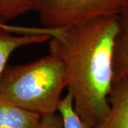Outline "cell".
Segmentation results:
<instances>
[{"label": "cell", "mask_w": 128, "mask_h": 128, "mask_svg": "<svg viewBox=\"0 0 128 128\" xmlns=\"http://www.w3.org/2000/svg\"><path fill=\"white\" fill-rule=\"evenodd\" d=\"M118 32V15L105 16L63 28L48 41L50 54L64 64L75 110L89 128L102 123L110 112Z\"/></svg>", "instance_id": "1"}, {"label": "cell", "mask_w": 128, "mask_h": 128, "mask_svg": "<svg viewBox=\"0 0 128 128\" xmlns=\"http://www.w3.org/2000/svg\"><path fill=\"white\" fill-rule=\"evenodd\" d=\"M66 87L64 64L49 54L31 63L6 66L0 79V98L42 118L57 113Z\"/></svg>", "instance_id": "2"}, {"label": "cell", "mask_w": 128, "mask_h": 128, "mask_svg": "<svg viewBox=\"0 0 128 128\" xmlns=\"http://www.w3.org/2000/svg\"><path fill=\"white\" fill-rule=\"evenodd\" d=\"M128 0H38L41 27L62 29L92 18L119 15Z\"/></svg>", "instance_id": "3"}, {"label": "cell", "mask_w": 128, "mask_h": 128, "mask_svg": "<svg viewBox=\"0 0 128 128\" xmlns=\"http://www.w3.org/2000/svg\"><path fill=\"white\" fill-rule=\"evenodd\" d=\"M109 102V114L95 128H128V78L113 82Z\"/></svg>", "instance_id": "4"}, {"label": "cell", "mask_w": 128, "mask_h": 128, "mask_svg": "<svg viewBox=\"0 0 128 128\" xmlns=\"http://www.w3.org/2000/svg\"><path fill=\"white\" fill-rule=\"evenodd\" d=\"M114 81L128 78V6L118 15L113 58Z\"/></svg>", "instance_id": "5"}, {"label": "cell", "mask_w": 128, "mask_h": 128, "mask_svg": "<svg viewBox=\"0 0 128 128\" xmlns=\"http://www.w3.org/2000/svg\"><path fill=\"white\" fill-rule=\"evenodd\" d=\"M52 36L48 35H21L0 29V79L11 55L24 46L40 44L49 41Z\"/></svg>", "instance_id": "6"}, {"label": "cell", "mask_w": 128, "mask_h": 128, "mask_svg": "<svg viewBox=\"0 0 128 128\" xmlns=\"http://www.w3.org/2000/svg\"><path fill=\"white\" fill-rule=\"evenodd\" d=\"M41 117L0 98V128H36Z\"/></svg>", "instance_id": "7"}, {"label": "cell", "mask_w": 128, "mask_h": 128, "mask_svg": "<svg viewBox=\"0 0 128 128\" xmlns=\"http://www.w3.org/2000/svg\"><path fill=\"white\" fill-rule=\"evenodd\" d=\"M38 0H0V22L17 18L36 9Z\"/></svg>", "instance_id": "8"}, {"label": "cell", "mask_w": 128, "mask_h": 128, "mask_svg": "<svg viewBox=\"0 0 128 128\" xmlns=\"http://www.w3.org/2000/svg\"><path fill=\"white\" fill-rule=\"evenodd\" d=\"M57 112L61 118L63 128H89L76 112L73 96L68 90L60 101Z\"/></svg>", "instance_id": "9"}, {"label": "cell", "mask_w": 128, "mask_h": 128, "mask_svg": "<svg viewBox=\"0 0 128 128\" xmlns=\"http://www.w3.org/2000/svg\"><path fill=\"white\" fill-rule=\"evenodd\" d=\"M0 29L21 35H48L54 37L58 35L61 29H50L44 27H32L10 25L6 23L0 22Z\"/></svg>", "instance_id": "10"}, {"label": "cell", "mask_w": 128, "mask_h": 128, "mask_svg": "<svg viewBox=\"0 0 128 128\" xmlns=\"http://www.w3.org/2000/svg\"><path fill=\"white\" fill-rule=\"evenodd\" d=\"M36 128H63L61 118L58 112L44 116Z\"/></svg>", "instance_id": "11"}]
</instances>
